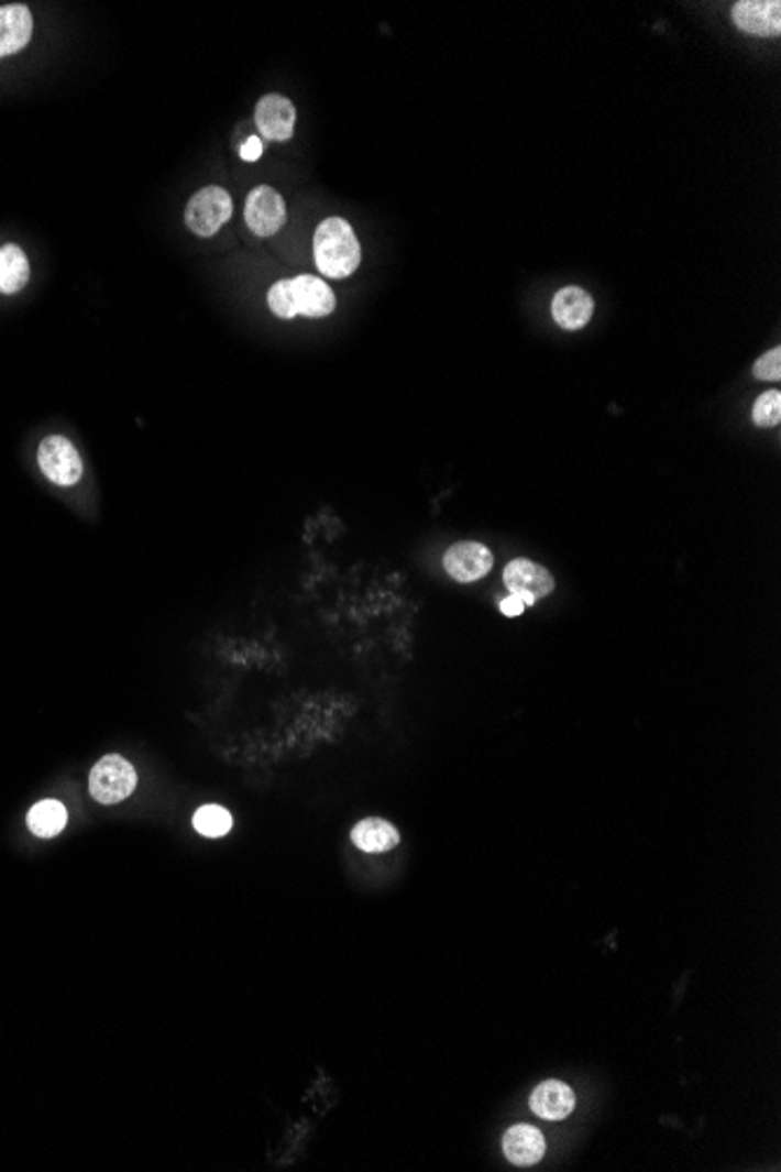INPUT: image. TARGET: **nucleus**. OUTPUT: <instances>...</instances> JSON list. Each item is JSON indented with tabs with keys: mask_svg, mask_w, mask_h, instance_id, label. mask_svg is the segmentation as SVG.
Instances as JSON below:
<instances>
[{
	"mask_svg": "<svg viewBox=\"0 0 781 1172\" xmlns=\"http://www.w3.org/2000/svg\"><path fill=\"white\" fill-rule=\"evenodd\" d=\"M504 583L510 592H529L538 600L548 598V594L554 590V579L552 573L541 567V565H534L529 560H513L506 571H504Z\"/></svg>",
	"mask_w": 781,
	"mask_h": 1172,
	"instance_id": "12",
	"label": "nucleus"
},
{
	"mask_svg": "<svg viewBox=\"0 0 781 1172\" xmlns=\"http://www.w3.org/2000/svg\"><path fill=\"white\" fill-rule=\"evenodd\" d=\"M263 153H265V145L260 136H249V141L241 145V160L244 162H255L263 157Z\"/></svg>",
	"mask_w": 781,
	"mask_h": 1172,
	"instance_id": "22",
	"label": "nucleus"
},
{
	"mask_svg": "<svg viewBox=\"0 0 781 1172\" xmlns=\"http://www.w3.org/2000/svg\"><path fill=\"white\" fill-rule=\"evenodd\" d=\"M314 260L328 278H346L361 265V244L344 218H326L314 232Z\"/></svg>",
	"mask_w": 781,
	"mask_h": 1172,
	"instance_id": "2",
	"label": "nucleus"
},
{
	"mask_svg": "<svg viewBox=\"0 0 781 1172\" xmlns=\"http://www.w3.org/2000/svg\"><path fill=\"white\" fill-rule=\"evenodd\" d=\"M573 1105H575L573 1091L564 1082H557V1078L543 1082L531 1095V1109L541 1116V1119H548V1121L566 1119V1116L573 1111Z\"/></svg>",
	"mask_w": 781,
	"mask_h": 1172,
	"instance_id": "14",
	"label": "nucleus"
},
{
	"mask_svg": "<svg viewBox=\"0 0 781 1172\" xmlns=\"http://www.w3.org/2000/svg\"><path fill=\"white\" fill-rule=\"evenodd\" d=\"M444 571H448L454 581L459 583H473L485 579L492 571L494 557L492 552L475 541H461L444 552Z\"/></svg>",
	"mask_w": 781,
	"mask_h": 1172,
	"instance_id": "8",
	"label": "nucleus"
},
{
	"mask_svg": "<svg viewBox=\"0 0 781 1172\" xmlns=\"http://www.w3.org/2000/svg\"><path fill=\"white\" fill-rule=\"evenodd\" d=\"M594 314L592 295L579 286H566L554 295L552 319L564 330H581L590 324Z\"/></svg>",
	"mask_w": 781,
	"mask_h": 1172,
	"instance_id": "11",
	"label": "nucleus"
},
{
	"mask_svg": "<svg viewBox=\"0 0 781 1172\" xmlns=\"http://www.w3.org/2000/svg\"><path fill=\"white\" fill-rule=\"evenodd\" d=\"M754 375L766 382H779L781 377V349L774 347L754 363Z\"/></svg>",
	"mask_w": 781,
	"mask_h": 1172,
	"instance_id": "20",
	"label": "nucleus"
},
{
	"mask_svg": "<svg viewBox=\"0 0 781 1172\" xmlns=\"http://www.w3.org/2000/svg\"><path fill=\"white\" fill-rule=\"evenodd\" d=\"M536 604V598L529 592H510L506 600H501V613L504 616H519V613H525L527 606H534Z\"/></svg>",
	"mask_w": 781,
	"mask_h": 1172,
	"instance_id": "21",
	"label": "nucleus"
},
{
	"mask_svg": "<svg viewBox=\"0 0 781 1172\" xmlns=\"http://www.w3.org/2000/svg\"><path fill=\"white\" fill-rule=\"evenodd\" d=\"M781 421V394L777 388L766 391L754 405V424L760 429H770Z\"/></svg>",
	"mask_w": 781,
	"mask_h": 1172,
	"instance_id": "19",
	"label": "nucleus"
},
{
	"mask_svg": "<svg viewBox=\"0 0 781 1172\" xmlns=\"http://www.w3.org/2000/svg\"><path fill=\"white\" fill-rule=\"evenodd\" d=\"M295 106L282 95H267L255 106V127L263 139L288 141L295 132Z\"/></svg>",
	"mask_w": 781,
	"mask_h": 1172,
	"instance_id": "9",
	"label": "nucleus"
},
{
	"mask_svg": "<svg viewBox=\"0 0 781 1172\" xmlns=\"http://www.w3.org/2000/svg\"><path fill=\"white\" fill-rule=\"evenodd\" d=\"M26 822L33 835H38V839H54V835H59L64 831L68 822V812L64 803L47 798V801H41L31 808Z\"/></svg>",
	"mask_w": 781,
	"mask_h": 1172,
	"instance_id": "17",
	"label": "nucleus"
},
{
	"mask_svg": "<svg viewBox=\"0 0 781 1172\" xmlns=\"http://www.w3.org/2000/svg\"><path fill=\"white\" fill-rule=\"evenodd\" d=\"M33 35V14L26 6L14 3L0 8V59L22 52Z\"/></svg>",
	"mask_w": 781,
	"mask_h": 1172,
	"instance_id": "10",
	"label": "nucleus"
},
{
	"mask_svg": "<svg viewBox=\"0 0 781 1172\" xmlns=\"http://www.w3.org/2000/svg\"><path fill=\"white\" fill-rule=\"evenodd\" d=\"M504 1151L515 1165H534L543 1159L546 1138L534 1126H513L504 1135Z\"/></svg>",
	"mask_w": 781,
	"mask_h": 1172,
	"instance_id": "13",
	"label": "nucleus"
},
{
	"mask_svg": "<svg viewBox=\"0 0 781 1172\" xmlns=\"http://www.w3.org/2000/svg\"><path fill=\"white\" fill-rule=\"evenodd\" d=\"M136 789V770L118 754L103 756L89 775V793L103 806H116Z\"/></svg>",
	"mask_w": 781,
	"mask_h": 1172,
	"instance_id": "3",
	"label": "nucleus"
},
{
	"mask_svg": "<svg viewBox=\"0 0 781 1172\" xmlns=\"http://www.w3.org/2000/svg\"><path fill=\"white\" fill-rule=\"evenodd\" d=\"M733 22L739 31L756 39H777L781 33L779 0H739L733 8Z\"/></svg>",
	"mask_w": 781,
	"mask_h": 1172,
	"instance_id": "7",
	"label": "nucleus"
},
{
	"mask_svg": "<svg viewBox=\"0 0 781 1172\" xmlns=\"http://www.w3.org/2000/svg\"><path fill=\"white\" fill-rule=\"evenodd\" d=\"M351 841L363 852H386L400 843V833L394 824L380 817H367L351 831Z\"/></svg>",
	"mask_w": 781,
	"mask_h": 1172,
	"instance_id": "15",
	"label": "nucleus"
},
{
	"mask_svg": "<svg viewBox=\"0 0 781 1172\" xmlns=\"http://www.w3.org/2000/svg\"><path fill=\"white\" fill-rule=\"evenodd\" d=\"M193 824L207 839H220L232 829V814L220 806H204L195 812Z\"/></svg>",
	"mask_w": 781,
	"mask_h": 1172,
	"instance_id": "18",
	"label": "nucleus"
},
{
	"mask_svg": "<svg viewBox=\"0 0 781 1172\" xmlns=\"http://www.w3.org/2000/svg\"><path fill=\"white\" fill-rule=\"evenodd\" d=\"M267 305L278 319H295V316L321 319L334 311L338 300L323 278L300 274L276 282L267 293Z\"/></svg>",
	"mask_w": 781,
	"mask_h": 1172,
	"instance_id": "1",
	"label": "nucleus"
},
{
	"mask_svg": "<svg viewBox=\"0 0 781 1172\" xmlns=\"http://www.w3.org/2000/svg\"><path fill=\"white\" fill-rule=\"evenodd\" d=\"M38 467L43 475L59 488L78 485L82 478V459L68 438L47 436L38 448Z\"/></svg>",
	"mask_w": 781,
	"mask_h": 1172,
	"instance_id": "5",
	"label": "nucleus"
},
{
	"mask_svg": "<svg viewBox=\"0 0 781 1172\" xmlns=\"http://www.w3.org/2000/svg\"><path fill=\"white\" fill-rule=\"evenodd\" d=\"M244 218L253 234L272 237L286 226V201L270 185H257L246 199Z\"/></svg>",
	"mask_w": 781,
	"mask_h": 1172,
	"instance_id": "6",
	"label": "nucleus"
},
{
	"mask_svg": "<svg viewBox=\"0 0 781 1172\" xmlns=\"http://www.w3.org/2000/svg\"><path fill=\"white\" fill-rule=\"evenodd\" d=\"M232 218V197L226 188L207 185L185 207V226L201 239L213 237Z\"/></svg>",
	"mask_w": 781,
	"mask_h": 1172,
	"instance_id": "4",
	"label": "nucleus"
},
{
	"mask_svg": "<svg viewBox=\"0 0 781 1172\" xmlns=\"http://www.w3.org/2000/svg\"><path fill=\"white\" fill-rule=\"evenodd\" d=\"M31 278V265L26 253L16 244L0 247V293H20Z\"/></svg>",
	"mask_w": 781,
	"mask_h": 1172,
	"instance_id": "16",
	"label": "nucleus"
}]
</instances>
